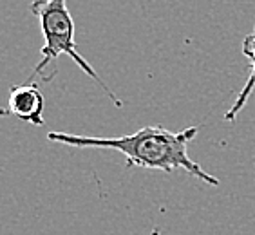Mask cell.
Wrapping results in <instances>:
<instances>
[{
  "label": "cell",
  "mask_w": 255,
  "mask_h": 235,
  "mask_svg": "<svg viewBox=\"0 0 255 235\" xmlns=\"http://www.w3.org/2000/svg\"><path fill=\"white\" fill-rule=\"evenodd\" d=\"M199 128L190 127L172 132L163 127H143L134 134L118 137H93L84 134L49 132L47 139L74 148H111L122 152L127 167L152 168V170L174 172L177 168L201 179L212 186H219V179L208 174L188 156V143Z\"/></svg>",
  "instance_id": "1"
},
{
  "label": "cell",
  "mask_w": 255,
  "mask_h": 235,
  "mask_svg": "<svg viewBox=\"0 0 255 235\" xmlns=\"http://www.w3.org/2000/svg\"><path fill=\"white\" fill-rule=\"evenodd\" d=\"M31 11L38 16L42 34H44L42 58L34 67L33 74H40L58 56L65 54L87 74L89 78H93L103 89V93L113 100L116 107H123L122 100L107 87V84L100 78L98 73L93 69V65L78 53V45L74 40V20L67 7V0H34L31 4Z\"/></svg>",
  "instance_id": "2"
},
{
  "label": "cell",
  "mask_w": 255,
  "mask_h": 235,
  "mask_svg": "<svg viewBox=\"0 0 255 235\" xmlns=\"http://www.w3.org/2000/svg\"><path fill=\"white\" fill-rule=\"evenodd\" d=\"M44 94L36 84H22L11 87L9 98H7L9 116L18 118L20 121L42 127L44 125Z\"/></svg>",
  "instance_id": "3"
},
{
  "label": "cell",
  "mask_w": 255,
  "mask_h": 235,
  "mask_svg": "<svg viewBox=\"0 0 255 235\" xmlns=\"http://www.w3.org/2000/svg\"><path fill=\"white\" fill-rule=\"evenodd\" d=\"M2 116H9V111L7 109H0V118Z\"/></svg>",
  "instance_id": "4"
},
{
  "label": "cell",
  "mask_w": 255,
  "mask_h": 235,
  "mask_svg": "<svg viewBox=\"0 0 255 235\" xmlns=\"http://www.w3.org/2000/svg\"><path fill=\"white\" fill-rule=\"evenodd\" d=\"M150 235H161V230H159V228H157V226H156V228H154L152 234H150Z\"/></svg>",
  "instance_id": "5"
}]
</instances>
